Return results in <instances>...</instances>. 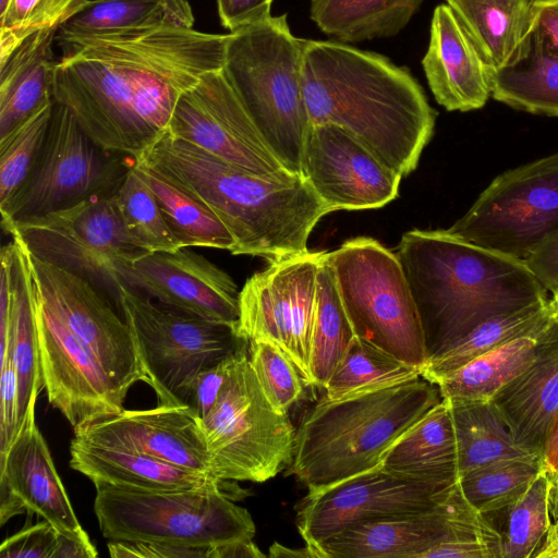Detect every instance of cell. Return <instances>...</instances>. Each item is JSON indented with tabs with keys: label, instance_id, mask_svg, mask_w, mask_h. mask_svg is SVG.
Returning a JSON list of instances; mask_svg holds the SVG:
<instances>
[{
	"label": "cell",
	"instance_id": "obj_37",
	"mask_svg": "<svg viewBox=\"0 0 558 558\" xmlns=\"http://www.w3.org/2000/svg\"><path fill=\"white\" fill-rule=\"evenodd\" d=\"M550 320L548 300L493 317L448 350L429 359L421 377L436 384L473 359L508 341L523 336L537 337Z\"/></svg>",
	"mask_w": 558,
	"mask_h": 558
},
{
	"label": "cell",
	"instance_id": "obj_42",
	"mask_svg": "<svg viewBox=\"0 0 558 558\" xmlns=\"http://www.w3.org/2000/svg\"><path fill=\"white\" fill-rule=\"evenodd\" d=\"M501 518V558H536L548 531V473L542 469L511 506L488 513Z\"/></svg>",
	"mask_w": 558,
	"mask_h": 558
},
{
	"label": "cell",
	"instance_id": "obj_57",
	"mask_svg": "<svg viewBox=\"0 0 558 558\" xmlns=\"http://www.w3.org/2000/svg\"><path fill=\"white\" fill-rule=\"evenodd\" d=\"M548 306L554 320H558V289L551 292V298L548 299Z\"/></svg>",
	"mask_w": 558,
	"mask_h": 558
},
{
	"label": "cell",
	"instance_id": "obj_41",
	"mask_svg": "<svg viewBox=\"0 0 558 558\" xmlns=\"http://www.w3.org/2000/svg\"><path fill=\"white\" fill-rule=\"evenodd\" d=\"M542 469L541 457L501 460L461 474L458 483L469 502L488 514L514 504Z\"/></svg>",
	"mask_w": 558,
	"mask_h": 558
},
{
	"label": "cell",
	"instance_id": "obj_10",
	"mask_svg": "<svg viewBox=\"0 0 558 558\" xmlns=\"http://www.w3.org/2000/svg\"><path fill=\"white\" fill-rule=\"evenodd\" d=\"M120 310L159 404H183L196 375L248 343L235 326L190 315L121 284Z\"/></svg>",
	"mask_w": 558,
	"mask_h": 558
},
{
	"label": "cell",
	"instance_id": "obj_15",
	"mask_svg": "<svg viewBox=\"0 0 558 558\" xmlns=\"http://www.w3.org/2000/svg\"><path fill=\"white\" fill-rule=\"evenodd\" d=\"M480 541L501 558V537L459 483L432 508L351 526L318 547V558H421L442 542Z\"/></svg>",
	"mask_w": 558,
	"mask_h": 558
},
{
	"label": "cell",
	"instance_id": "obj_39",
	"mask_svg": "<svg viewBox=\"0 0 558 558\" xmlns=\"http://www.w3.org/2000/svg\"><path fill=\"white\" fill-rule=\"evenodd\" d=\"M422 369L357 337L324 389V398L338 400L420 378Z\"/></svg>",
	"mask_w": 558,
	"mask_h": 558
},
{
	"label": "cell",
	"instance_id": "obj_8",
	"mask_svg": "<svg viewBox=\"0 0 558 558\" xmlns=\"http://www.w3.org/2000/svg\"><path fill=\"white\" fill-rule=\"evenodd\" d=\"M326 256L355 336L423 371L429 355L397 255L372 238L357 236Z\"/></svg>",
	"mask_w": 558,
	"mask_h": 558
},
{
	"label": "cell",
	"instance_id": "obj_1",
	"mask_svg": "<svg viewBox=\"0 0 558 558\" xmlns=\"http://www.w3.org/2000/svg\"><path fill=\"white\" fill-rule=\"evenodd\" d=\"M229 38L156 27L56 39L53 100L98 146L135 162L168 133L181 95L223 68Z\"/></svg>",
	"mask_w": 558,
	"mask_h": 558
},
{
	"label": "cell",
	"instance_id": "obj_50",
	"mask_svg": "<svg viewBox=\"0 0 558 558\" xmlns=\"http://www.w3.org/2000/svg\"><path fill=\"white\" fill-rule=\"evenodd\" d=\"M205 548L178 547L147 542L111 541L108 549L111 557H140V558H177L202 557L207 558Z\"/></svg>",
	"mask_w": 558,
	"mask_h": 558
},
{
	"label": "cell",
	"instance_id": "obj_43",
	"mask_svg": "<svg viewBox=\"0 0 558 558\" xmlns=\"http://www.w3.org/2000/svg\"><path fill=\"white\" fill-rule=\"evenodd\" d=\"M54 100L0 138V207L4 206L28 174L46 138Z\"/></svg>",
	"mask_w": 558,
	"mask_h": 558
},
{
	"label": "cell",
	"instance_id": "obj_35",
	"mask_svg": "<svg viewBox=\"0 0 558 558\" xmlns=\"http://www.w3.org/2000/svg\"><path fill=\"white\" fill-rule=\"evenodd\" d=\"M536 337L523 336L473 359L436 381L450 402H487L535 357Z\"/></svg>",
	"mask_w": 558,
	"mask_h": 558
},
{
	"label": "cell",
	"instance_id": "obj_2",
	"mask_svg": "<svg viewBox=\"0 0 558 558\" xmlns=\"http://www.w3.org/2000/svg\"><path fill=\"white\" fill-rule=\"evenodd\" d=\"M303 92L313 124H333L403 177L433 136L436 111L409 69L341 41L306 40Z\"/></svg>",
	"mask_w": 558,
	"mask_h": 558
},
{
	"label": "cell",
	"instance_id": "obj_31",
	"mask_svg": "<svg viewBox=\"0 0 558 558\" xmlns=\"http://www.w3.org/2000/svg\"><path fill=\"white\" fill-rule=\"evenodd\" d=\"M193 25V11L186 0H92L60 26L56 39Z\"/></svg>",
	"mask_w": 558,
	"mask_h": 558
},
{
	"label": "cell",
	"instance_id": "obj_3",
	"mask_svg": "<svg viewBox=\"0 0 558 558\" xmlns=\"http://www.w3.org/2000/svg\"><path fill=\"white\" fill-rule=\"evenodd\" d=\"M397 248L429 359L493 317L548 300L525 262L448 230L408 231Z\"/></svg>",
	"mask_w": 558,
	"mask_h": 558
},
{
	"label": "cell",
	"instance_id": "obj_44",
	"mask_svg": "<svg viewBox=\"0 0 558 558\" xmlns=\"http://www.w3.org/2000/svg\"><path fill=\"white\" fill-rule=\"evenodd\" d=\"M92 0H8L0 13V62L29 35L59 27Z\"/></svg>",
	"mask_w": 558,
	"mask_h": 558
},
{
	"label": "cell",
	"instance_id": "obj_7",
	"mask_svg": "<svg viewBox=\"0 0 558 558\" xmlns=\"http://www.w3.org/2000/svg\"><path fill=\"white\" fill-rule=\"evenodd\" d=\"M221 482L173 490H138L94 484V512L104 537L205 548L253 539L250 512L220 488Z\"/></svg>",
	"mask_w": 558,
	"mask_h": 558
},
{
	"label": "cell",
	"instance_id": "obj_22",
	"mask_svg": "<svg viewBox=\"0 0 558 558\" xmlns=\"http://www.w3.org/2000/svg\"><path fill=\"white\" fill-rule=\"evenodd\" d=\"M36 397L13 442L0 456V522L34 512L61 533L90 541L80 524L56 470L47 442L35 422Z\"/></svg>",
	"mask_w": 558,
	"mask_h": 558
},
{
	"label": "cell",
	"instance_id": "obj_36",
	"mask_svg": "<svg viewBox=\"0 0 558 558\" xmlns=\"http://www.w3.org/2000/svg\"><path fill=\"white\" fill-rule=\"evenodd\" d=\"M448 402L456 432L459 476L501 460L539 457L514 440L490 401Z\"/></svg>",
	"mask_w": 558,
	"mask_h": 558
},
{
	"label": "cell",
	"instance_id": "obj_45",
	"mask_svg": "<svg viewBox=\"0 0 558 558\" xmlns=\"http://www.w3.org/2000/svg\"><path fill=\"white\" fill-rule=\"evenodd\" d=\"M252 368L272 407L288 413L303 393V378L292 359L269 341L248 342Z\"/></svg>",
	"mask_w": 558,
	"mask_h": 558
},
{
	"label": "cell",
	"instance_id": "obj_6",
	"mask_svg": "<svg viewBox=\"0 0 558 558\" xmlns=\"http://www.w3.org/2000/svg\"><path fill=\"white\" fill-rule=\"evenodd\" d=\"M304 45L291 33L287 14L270 15L230 33L223 65L265 145L295 175H302L311 129L302 78Z\"/></svg>",
	"mask_w": 558,
	"mask_h": 558
},
{
	"label": "cell",
	"instance_id": "obj_34",
	"mask_svg": "<svg viewBox=\"0 0 558 558\" xmlns=\"http://www.w3.org/2000/svg\"><path fill=\"white\" fill-rule=\"evenodd\" d=\"M134 165L154 192L162 215L182 247L235 250V240L222 221L199 199L160 170L143 162Z\"/></svg>",
	"mask_w": 558,
	"mask_h": 558
},
{
	"label": "cell",
	"instance_id": "obj_13",
	"mask_svg": "<svg viewBox=\"0 0 558 558\" xmlns=\"http://www.w3.org/2000/svg\"><path fill=\"white\" fill-rule=\"evenodd\" d=\"M34 256L68 269L111 295L120 307L118 268L143 251L125 233L113 196L15 221L4 229Z\"/></svg>",
	"mask_w": 558,
	"mask_h": 558
},
{
	"label": "cell",
	"instance_id": "obj_19",
	"mask_svg": "<svg viewBox=\"0 0 558 558\" xmlns=\"http://www.w3.org/2000/svg\"><path fill=\"white\" fill-rule=\"evenodd\" d=\"M34 311L44 388L73 430L124 410L126 395L93 351L43 303L35 287Z\"/></svg>",
	"mask_w": 558,
	"mask_h": 558
},
{
	"label": "cell",
	"instance_id": "obj_24",
	"mask_svg": "<svg viewBox=\"0 0 558 558\" xmlns=\"http://www.w3.org/2000/svg\"><path fill=\"white\" fill-rule=\"evenodd\" d=\"M422 65L436 101L448 111L481 109L492 96L494 70L447 3L434 10Z\"/></svg>",
	"mask_w": 558,
	"mask_h": 558
},
{
	"label": "cell",
	"instance_id": "obj_16",
	"mask_svg": "<svg viewBox=\"0 0 558 558\" xmlns=\"http://www.w3.org/2000/svg\"><path fill=\"white\" fill-rule=\"evenodd\" d=\"M167 134L256 174L298 177L267 148L223 68L205 73L181 95Z\"/></svg>",
	"mask_w": 558,
	"mask_h": 558
},
{
	"label": "cell",
	"instance_id": "obj_12",
	"mask_svg": "<svg viewBox=\"0 0 558 558\" xmlns=\"http://www.w3.org/2000/svg\"><path fill=\"white\" fill-rule=\"evenodd\" d=\"M447 230L464 241L525 262L558 231V153L495 178Z\"/></svg>",
	"mask_w": 558,
	"mask_h": 558
},
{
	"label": "cell",
	"instance_id": "obj_30",
	"mask_svg": "<svg viewBox=\"0 0 558 558\" xmlns=\"http://www.w3.org/2000/svg\"><path fill=\"white\" fill-rule=\"evenodd\" d=\"M13 240L16 251L13 264L11 323L4 364L9 361L16 373L21 428L32 398L38 397L44 388V380L29 256L26 247L17 240Z\"/></svg>",
	"mask_w": 558,
	"mask_h": 558
},
{
	"label": "cell",
	"instance_id": "obj_51",
	"mask_svg": "<svg viewBox=\"0 0 558 558\" xmlns=\"http://www.w3.org/2000/svg\"><path fill=\"white\" fill-rule=\"evenodd\" d=\"M525 264L547 292L557 290L558 231L542 242L526 258Z\"/></svg>",
	"mask_w": 558,
	"mask_h": 558
},
{
	"label": "cell",
	"instance_id": "obj_5",
	"mask_svg": "<svg viewBox=\"0 0 558 558\" xmlns=\"http://www.w3.org/2000/svg\"><path fill=\"white\" fill-rule=\"evenodd\" d=\"M441 400L438 386L423 377L338 400L323 397L295 429L287 475L314 493L375 470Z\"/></svg>",
	"mask_w": 558,
	"mask_h": 558
},
{
	"label": "cell",
	"instance_id": "obj_25",
	"mask_svg": "<svg viewBox=\"0 0 558 558\" xmlns=\"http://www.w3.org/2000/svg\"><path fill=\"white\" fill-rule=\"evenodd\" d=\"M490 402L524 449L543 458L545 442L558 412V320L536 337L535 357Z\"/></svg>",
	"mask_w": 558,
	"mask_h": 558
},
{
	"label": "cell",
	"instance_id": "obj_58",
	"mask_svg": "<svg viewBox=\"0 0 558 558\" xmlns=\"http://www.w3.org/2000/svg\"><path fill=\"white\" fill-rule=\"evenodd\" d=\"M7 3H8V0H0V13L4 10Z\"/></svg>",
	"mask_w": 558,
	"mask_h": 558
},
{
	"label": "cell",
	"instance_id": "obj_11",
	"mask_svg": "<svg viewBox=\"0 0 558 558\" xmlns=\"http://www.w3.org/2000/svg\"><path fill=\"white\" fill-rule=\"evenodd\" d=\"M124 155L98 146L63 105L54 101L46 138L23 183L0 207L2 228L73 206L113 196L132 167Z\"/></svg>",
	"mask_w": 558,
	"mask_h": 558
},
{
	"label": "cell",
	"instance_id": "obj_20",
	"mask_svg": "<svg viewBox=\"0 0 558 558\" xmlns=\"http://www.w3.org/2000/svg\"><path fill=\"white\" fill-rule=\"evenodd\" d=\"M118 278L167 307L236 327L240 291L235 282L189 247L140 253L119 266Z\"/></svg>",
	"mask_w": 558,
	"mask_h": 558
},
{
	"label": "cell",
	"instance_id": "obj_38",
	"mask_svg": "<svg viewBox=\"0 0 558 558\" xmlns=\"http://www.w3.org/2000/svg\"><path fill=\"white\" fill-rule=\"evenodd\" d=\"M338 293L333 272L323 253L310 342V385L324 388L355 339Z\"/></svg>",
	"mask_w": 558,
	"mask_h": 558
},
{
	"label": "cell",
	"instance_id": "obj_28",
	"mask_svg": "<svg viewBox=\"0 0 558 558\" xmlns=\"http://www.w3.org/2000/svg\"><path fill=\"white\" fill-rule=\"evenodd\" d=\"M381 468L411 480L451 486L459 480L450 404L442 399L386 452Z\"/></svg>",
	"mask_w": 558,
	"mask_h": 558
},
{
	"label": "cell",
	"instance_id": "obj_4",
	"mask_svg": "<svg viewBox=\"0 0 558 558\" xmlns=\"http://www.w3.org/2000/svg\"><path fill=\"white\" fill-rule=\"evenodd\" d=\"M137 161L203 202L234 238L233 255L274 262L304 254L314 227L330 214L302 175L280 180L256 174L169 134Z\"/></svg>",
	"mask_w": 558,
	"mask_h": 558
},
{
	"label": "cell",
	"instance_id": "obj_56",
	"mask_svg": "<svg viewBox=\"0 0 558 558\" xmlns=\"http://www.w3.org/2000/svg\"><path fill=\"white\" fill-rule=\"evenodd\" d=\"M268 557L271 558H316L312 549L305 545L304 548H290L278 542L269 547Z\"/></svg>",
	"mask_w": 558,
	"mask_h": 558
},
{
	"label": "cell",
	"instance_id": "obj_52",
	"mask_svg": "<svg viewBox=\"0 0 558 558\" xmlns=\"http://www.w3.org/2000/svg\"><path fill=\"white\" fill-rule=\"evenodd\" d=\"M530 35L543 48L558 54V0H534Z\"/></svg>",
	"mask_w": 558,
	"mask_h": 558
},
{
	"label": "cell",
	"instance_id": "obj_23",
	"mask_svg": "<svg viewBox=\"0 0 558 558\" xmlns=\"http://www.w3.org/2000/svg\"><path fill=\"white\" fill-rule=\"evenodd\" d=\"M74 437L86 442L133 450L213 476L202 420L184 404L124 409L75 429Z\"/></svg>",
	"mask_w": 558,
	"mask_h": 558
},
{
	"label": "cell",
	"instance_id": "obj_26",
	"mask_svg": "<svg viewBox=\"0 0 558 558\" xmlns=\"http://www.w3.org/2000/svg\"><path fill=\"white\" fill-rule=\"evenodd\" d=\"M70 466L94 484L138 490H173L206 486L218 480L133 450L73 437ZM220 482V481H218Z\"/></svg>",
	"mask_w": 558,
	"mask_h": 558
},
{
	"label": "cell",
	"instance_id": "obj_47",
	"mask_svg": "<svg viewBox=\"0 0 558 558\" xmlns=\"http://www.w3.org/2000/svg\"><path fill=\"white\" fill-rule=\"evenodd\" d=\"M235 353L220 363L201 371L190 384L183 398V404L192 408L201 420L214 407L229 375Z\"/></svg>",
	"mask_w": 558,
	"mask_h": 558
},
{
	"label": "cell",
	"instance_id": "obj_21",
	"mask_svg": "<svg viewBox=\"0 0 558 558\" xmlns=\"http://www.w3.org/2000/svg\"><path fill=\"white\" fill-rule=\"evenodd\" d=\"M302 175L330 213L383 207L398 196L402 178L329 123L311 125Z\"/></svg>",
	"mask_w": 558,
	"mask_h": 558
},
{
	"label": "cell",
	"instance_id": "obj_55",
	"mask_svg": "<svg viewBox=\"0 0 558 558\" xmlns=\"http://www.w3.org/2000/svg\"><path fill=\"white\" fill-rule=\"evenodd\" d=\"M543 469L548 472L558 473V412L553 421L545 442Z\"/></svg>",
	"mask_w": 558,
	"mask_h": 558
},
{
	"label": "cell",
	"instance_id": "obj_18",
	"mask_svg": "<svg viewBox=\"0 0 558 558\" xmlns=\"http://www.w3.org/2000/svg\"><path fill=\"white\" fill-rule=\"evenodd\" d=\"M451 486L411 480L379 466L307 493L299 506L296 527L318 558V547L336 534L368 521L429 509Z\"/></svg>",
	"mask_w": 558,
	"mask_h": 558
},
{
	"label": "cell",
	"instance_id": "obj_46",
	"mask_svg": "<svg viewBox=\"0 0 558 558\" xmlns=\"http://www.w3.org/2000/svg\"><path fill=\"white\" fill-rule=\"evenodd\" d=\"M62 534L44 520L5 538L0 558H56Z\"/></svg>",
	"mask_w": 558,
	"mask_h": 558
},
{
	"label": "cell",
	"instance_id": "obj_9",
	"mask_svg": "<svg viewBox=\"0 0 558 558\" xmlns=\"http://www.w3.org/2000/svg\"><path fill=\"white\" fill-rule=\"evenodd\" d=\"M202 424L210 473L220 482L264 483L291 463L295 429L288 413L278 412L266 397L250 362L248 343L235 353Z\"/></svg>",
	"mask_w": 558,
	"mask_h": 558
},
{
	"label": "cell",
	"instance_id": "obj_54",
	"mask_svg": "<svg viewBox=\"0 0 558 558\" xmlns=\"http://www.w3.org/2000/svg\"><path fill=\"white\" fill-rule=\"evenodd\" d=\"M252 539H238L208 548L207 558H265Z\"/></svg>",
	"mask_w": 558,
	"mask_h": 558
},
{
	"label": "cell",
	"instance_id": "obj_32",
	"mask_svg": "<svg viewBox=\"0 0 558 558\" xmlns=\"http://www.w3.org/2000/svg\"><path fill=\"white\" fill-rule=\"evenodd\" d=\"M424 0H311L310 17L328 36L359 43L399 34Z\"/></svg>",
	"mask_w": 558,
	"mask_h": 558
},
{
	"label": "cell",
	"instance_id": "obj_59",
	"mask_svg": "<svg viewBox=\"0 0 558 558\" xmlns=\"http://www.w3.org/2000/svg\"><path fill=\"white\" fill-rule=\"evenodd\" d=\"M558 474V473H557Z\"/></svg>",
	"mask_w": 558,
	"mask_h": 558
},
{
	"label": "cell",
	"instance_id": "obj_17",
	"mask_svg": "<svg viewBox=\"0 0 558 558\" xmlns=\"http://www.w3.org/2000/svg\"><path fill=\"white\" fill-rule=\"evenodd\" d=\"M28 256L34 287L43 303L93 351L116 385L126 395L136 381L147 384L131 328L104 292L68 269L29 252Z\"/></svg>",
	"mask_w": 558,
	"mask_h": 558
},
{
	"label": "cell",
	"instance_id": "obj_14",
	"mask_svg": "<svg viewBox=\"0 0 558 558\" xmlns=\"http://www.w3.org/2000/svg\"><path fill=\"white\" fill-rule=\"evenodd\" d=\"M324 252L269 262L251 276L239 292L238 333L252 341L281 348L310 385V342Z\"/></svg>",
	"mask_w": 558,
	"mask_h": 558
},
{
	"label": "cell",
	"instance_id": "obj_48",
	"mask_svg": "<svg viewBox=\"0 0 558 558\" xmlns=\"http://www.w3.org/2000/svg\"><path fill=\"white\" fill-rule=\"evenodd\" d=\"M1 410H0V456L4 454L20 430V408L17 378L12 364L8 361L1 368Z\"/></svg>",
	"mask_w": 558,
	"mask_h": 558
},
{
	"label": "cell",
	"instance_id": "obj_27",
	"mask_svg": "<svg viewBox=\"0 0 558 558\" xmlns=\"http://www.w3.org/2000/svg\"><path fill=\"white\" fill-rule=\"evenodd\" d=\"M58 31L50 27L29 35L0 62V138L53 100L58 60L52 44Z\"/></svg>",
	"mask_w": 558,
	"mask_h": 558
},
{
	"label": "cell",
	"instance_id": "obj_40",
	"mask_svg": "<svg viewBox=\"0 0 558 558\" xmlns=\"http://www.w3.org/2000/svg\"><path fill=\"white\" fill-rule=\"evenodd\" d=\"M113 201L134 247L143 252H173L181 248L154 192L134 163L113 195Z\"/></svg>",
	"mask_w": 558,
	"mask_h": 558
},
{
	"label": "cell",
	"instance_id": "obj_53",
	"mask_svg": "<svg viewBox=\"0 0 558 558\" xmlns=\"http://www.w3.org/2000/svg\"><path fill=\"white\" fill-rule=\"evenodd\" d=\"M498 558L497 554L480 541H454L436 544L421 558Z\"/></svg>",
	"mask_w": 558,
	"mask_h": 558
},
{
	"label": "cell",
	"instance_id": "obj_33",
	"mask_svg": "<svg viewBox=\"0 0 558 558\" xmlns=\"http://www.w3.org/2000/svg\"><path fill=\"white\" fill-rule=\"evenodd\" d=\"M492 97L517 110L558 117V54L529 35L518 56L494 71Z\"/></svg>",
	"mask_w": 558,
	"mask_h": 558
},
{
	"label": "cell",
	"instance_id": "obj_29",
	"mask_svg": "<svg viewBox=\"0 0 558 558\" xmlns=\"http://www.w3.org/2000/svg\"><path fill=\"white\" fill-rule=\"evenodd\" d=\"M534 0H446L496 71L519 53L532 27Z\"/></svg>",
	"mask_w": 558,
	"mask_h": 558
},
{
	"label": "cell",
	"instance_id": "obj_49",
	"mask_svg": "<svg viewBox=\"0 0 558 558\" xmlns=\"http://www.w3.org/2000/svg\"><path fill=\"white\" fill-rule=\"evenodd\" d=\"M272 0H217L219 19L230 33L259 23L270 16Z\"/></svg>",
	"mask_w": 558,
	"mask_h": 558
}]
</instances>
